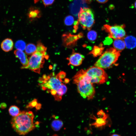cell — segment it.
Listing matches in <instances>:
<instances>
[{
    "mask_svg": "<svg viewBox=\"0 0 136 136\" xmlns=\"http://www.w3.org/2000/svg\"><path fill=\"white\" fill-rule=\"evenodd\" d=\"M75 22L74 17L71 15L66 16L64 18V22L65 25L67 26L72 25Z\"/></svg>",
    "mask_w": 136,
    "mask_h": 136,
    "instance_id": "44dd1931",
    "label": "cell"
},
{
    "mask_svg": "<svg viewBox=\"0 0 136 136\" xmlns=\"http://www.w3.org/2000/svg\"><path fill=\"white\" fill-rule=\"evenodd\" d=\"M63 125V123L60 119H55L52 122L51 126L52 129L54 131H59Z\"/></svg>",
    "mask_w": 136,
    "mask_h": 136,
    "instance_id": "e0dca14e",
    "label": "cell"
},
{
    "mask_svg": "<svg viewBox=\"0 0 136 136\" xmlns=\"http://www.w3.org/2000/svg\"><path fill=\"white\" fill-rule=\"evenodd\" d=\"M39 81L42 90H47L57 101L61 100L62 96L67 91L66 86L62 83L63 82L62 79L57 74L56 76L53 74L48 76L44 75L39 79Z\"/></svg>",
    "mask_w": 136,
    "mask_h": 136,
    "instance_id": "6da1fadb",
    "label": "cell"
},
{
    "mask_svg": "<svg viewBox=\"0 0 136 136\" xmlns=\"http://www.w3.org/2000/svg\"><path fill=\"white\" fill-rule=\"evenodd\" d=\"M86 73L92 83L103 84L108 79L106 73L103 69L93 66L85 70Z\"/></svg>",
    "mask_w": 136,
    "mask_h": 136,
    "instance_id": "52a82bcc",
    "label": "cell"
},
{
    "mask_svg": "<svg viewBox=\"0 0 136 136\" xmlns=\"http://www.w3.org/2000/svg\"><path fill=\"white\" fill-rule=\"evenodd\" d=\"M37 50L43 53H46L47 48L42 43L39 42L37 46Z\"/></svg>",
    "mask_w": 136,
    "mask_h": 136,
    "instance_id": "603a6c76",
    "label": "cell"
},
{
    "mask_svg": "<svg viewBox=\"0 0 136 136\" xmlns=\"http://www.w3.org/2000/svg\"><path fill=\"white\" fill-rule=\"evenodd\" d=\"M104 48L102 44H100L99 46H94L89 54H92L94 57L98 56L102 54Z\"/></svg>",
    "mask_w": 136,
    "mask_h": 136,
    "instance_id": "2e32d148",
    "label": "cell"
},
{
    "mask_svg": "<svg viewBox=\"0 0 136 136\" xmlns=\"http://www.w3.org/2000/svg\"><path fill=\"white\" fill-rule=\"evenodd\" d=\"M73 83L77 86L78 92L83 98L90 100L93 98L95 93V89L85 70L79 71L73 77Z\"/></svg>",
    "mask_w": 136,
    "mask_h": 136,
    "instance_id": "3957f363",
    "label": "cell"
},
{
    "mask_svg": "<svg viewBox=\"0 0 136 136\" xmlns=\"http://www.w3.org/2000/svg\"><path fill=\"white\" fill-rule=\"evenodd\" d=\"M124 40L126 46L128 48H132L136 46V39L133 37H125Z\"/></svg>",
    "mask_w": 136,
    "mask_h": 136,
    "instance_id": "9a60e30c",
    "label": "cell"
},
{
    "mask_svg": "<svg viewBox=\"0 0 136 136\" xmlns=\"http://www.w3.org/2000/svg\"><path fill=\"white\" fill-rule=\"evenodd\" d=\"M124 24L111 26L108 24L104 25L102 29L108 33L109 37L114 39H124L126 36Z\"/></svg>",
    "mask_w": 136,
    "mask_h": 136,
    "instance_id": "ba28073f",
    "label": "cell"
},
{
    "mask_svg": "<svg viewBox=\"0 0 136 136\" xmlns=\"http://www.w3.org/2000/svg\"><path fill=\"white\" fill-rule=\"evenodd\" d=\"M13 45V42L12 40L10 39L7 38L3 41L1 46L3 51L8 52L12 50Z\"/></svg>",
    "mask_w": 136,
    "mask_h": 136,
    "instance_id": "7c38bea8",
    "label": "cell"
},
{
    "mask_svg": "<svg viewBox=\"0 0 136 136\" xmlns=\"http://www.w3.org/2000/svg\"><path fill=\"white\" fill-rule=\"evenodd\" d=\"M14 52L16 57L19 59L22 65L21 68L25 69L28 66V59L26 54L23 51L17 49Z\"/></svg>",
    "mask_w": 136,
    "mask_h": 136,
    "instance_id": "30bf717a",
    "label": "cell"
},
{
    "mask_svg": "<svg viewBox=\"0 0 136 136\" xmlns=\"http://www.w3.org/2000/svg\"><path fill=\"white\" fill-rule=\"evenodd\" d=\"M97 37L96 32L93 30L89 31L87 33V37L88 39L91 41L95 40Z\"/></svg>",
    "mask_w": 136,
    "mask_h": 136,
    "instance_id": "7402d4cb",
    "label": "cell"
},
{
    "mask_svg": "<svg viewBox=\"0 0 136 136\" xmlns=\"http://www.w3.org/2000/svg\"><path fill=\"white\" fill-rule=\"evenodd\" d=\"M27 14L28 18L30 19L38 18L41 16L40 10L34 7L30 8L29 9Z\"/></svg>",
    "mask_w": 136,
    "mask_h": 136,
    "instance_id": "5bb4252c",
    "label": "cell"
},
{
    "mask_svg": "<svg viewBox=\"0 0 136 136\" xmlns=\"http://www.w3.org/2000/svg\"><path fill=\"white\" fill-rule=\"evenodd\" d=\"M0 107L2 109H4L6 107V105L5 103H2L0 105Z\"/></svg>",
    "mask_w": 136,
    "mask_h": 136,
    "instance_id": "4316f807",
    "label": "cell"
},
{
    "mask_svg": "<svg viewBox=\"0 0 136 136\" xmlns=\"http://www.w3.org/2000/svg\"><path fill=\"white\" fill-rule=\"evenodd\" d=\"M86 2L89 3H90L92 0H84Z\"/></svg>",
    "mask_w": 136,
    "mask_h": 136,
    "instance_id": "4dcf8cb0",
    "label": "cell"
},
{
    "mask_svg": "<svg viewBox=\"0 0 136 136\" xmlns=\"http://www.w3.org/2000/svg\"><path fill=\"white\" fill-rule=\"evenodd\" d=\"M98 2L100 3H105L107 2L108 0H96Z\"/></svg>",
    "mask_w": 136,
    "mask_h": 136,
    "instance_id": "484cf974",
    "label": "cell"
},
{
    "mask_svg": "<svg viewBox=\"0 0 136 136\" xmlns=\"http://www.w3.org/2000/svg\"><path fill=\"white\" fill-rule=\"evenodd\" d=\"M111 136H121L120 135L117 134H112Z\"/></svg>",
    "mask_w": 136,
    "mask_h": 136,
    "instance_id": "f546056e",
    "label": "cell"
},
{
    "mask_svg": "<svg viewBox=\"0 0 136 136\" xmlns=\"http://www.w3.org/2000/svg\"><path fill=\"white\" fill-rule=\"evenodd\" d=\"M48 58V56L46 52L36 51L29 58L28 66L25 69L40 74L41 69L44 63L45 58L47 59Z\"/></svg>",
    "mask_w": 136,
    "mask_h": 136,
    "instance_id": "8992f818",
    "label": "cell"
},
{
    "mask_svg": "<svg viewBox=\"0 0 136 136\" xmlns=\"http://www.w3.org/2000/svg\"><path fill=\"white\" fill-rule=\"evenodd\" d=\"M55 0H42L43 3L45 7L52 5Z\"/></svg>",
    "mask_w": 136,
    "mask_h": 136,
    "instance_id": "d4e9b609",
    "label": "cell"
},
{
    "mask_svg": "<svg viewBox=\"0 0 136 136\" xmlns=\"http://www.w3.org/2000/svg\"><path fill=\"white\" fill-rule=\"evenodd\" d=\"M94 16L91 9L81 8L78 14V21L83 29L90 30L95 23Z\"/></svg>",
    "mask_w": 136,
    "mask_h": 136,
    "instance_id": "5b68a950",
    "label": "cell"
},
{
    "mask_svg": "<svg viewBox=\"0 0 136 136\" xmlns=\"http://www.w3.org/2000/svg\"><path fill=\"white\" fill-rule=\"evenodd\" d=\"M134 6H135V8H136V1H135V3H134Z\"/></svg>",
    "mask_w": 136,
    "mask_h": 136,
    "instance_id": "d6a6232c",
    "label": "cell"
},
{
    "mask_svg": "<svg viewBox=\"0 0 136 136\" xmlns=\"http://www.w3.org/2000/svg\"><path fill=\"white\" fill-rule=\"evenodd\" d=\"M38 104L37 99H34L29 103L26 107L27 108H32L34 107H36Z\"/></svg>",
    "mask_w": 136,
    "mask_h": 136,
    "instance_id": "cb8c5ba5",
    "label": "cell"
},
{
    "mask_svg": "<svg viewBox=\"0 0 136 136\" xmlns=\"http://www.w3.org/2000/svg\"><path fill=\"white\" fill-rule=\"evenodd\" d=\"M69 80L68 79L65 78L64 79V82L65 83H67L69 82Z\"/></svg>",
    "mask_w": 136,
    "mask_h": 136,
    "instance_id": "f1b7e54d",
    "label": "cell"
},
{
    "mask_svg": "<svg viewBox=\"0 0 136 136\" xmlns=\"http://www.w3.org/2000/svg\"><path fill=\"white\" fill-rule=\"evenodd\" d=\"M52 136H59L57 134H54Z\"/></svg>",
    "mask_w": 136,
    "mask_h": 136,
    "instance_id": "836d02e7",
    "label": "cell"
},
{
    "mask_svg": "<svg viewBox=\"0 0 136 136\" xmlns=\"http://www.w3.org/2000/svg\"><path fill=\"white\" fill-rule=\"evenodd\" d=\"M120 52L113 48L107 49L95 63L94 66L103 69L111 67L118 60Z\"/></svg>",
    "mask_w": 136,
    "mask_h": 136,
    "instance_id": "277c9868",
    "label": "cell"
},
{
    "mask_svg": "<svg viewBox=\"0 0 136 136\" xmlns=\"http://www.w3.org/2000/svg\"><path fill=\"white\" fill-rule=\"evenodd\" d=\"M34 0V2L35 3H36L38 2L39 0Z\"/></svg>",
    "mask_w": 136,
    "mask_h": 136,
    "instance_id": "1f68e13d",
    "label": "cell"
},
{
    "mask_svg": "<svg viewBox=\"0 0 136 136\" xmlns=\"http://www.w3.org/2000/svg\"><path fill=\"white\" fill-rule=\"evenodd\" d=\"M37 46L32 43H29L26 45L25 50V53L28 55H32L37 50Z\"/></svg>",
    "mask_w": 136,
    "mask_h": 136,
    "instance_id": "ac0fdd59",
    "label": "cell"
},
{
    "mask_svg": "<svg viewBox=\"0 0 136 136\" xmlns=\"http://www.w3.org/2000/svg\"><path fill=\"white\" fill-rule=\"evenodd\" d=\"M97 118H95V121L91 124V125L94 126L95 127L99 129H103L107 124V121L106 119L107 117V115L104 116L99 117Z\"/></svg>",
    "mask_w": 136,
    "mask_h": 136,
    "instance_id": "8fae6325",
    "label": "cell"
},
{
    "mask_svg": "<svg viewBox=\"0 0 136 136\" xmlns=\"http://www.w3.org/2000/svg\"><path fill=\"white\" fill-rule=\"evenodd\" d=\"M36 107L37 109H40L41 108V104H38Z\"/></svg>",
    "mask_w": 136,
    "mask_h": 136,
    "instance_id": "83f0119b",
    "label": "cell"
},
{
    "mask_svg": "<svg viewBox=\"0 0 136 136\" xmlns=\"http://www.w3.org/2000/svg\"><path fill=\"white\" fill-rule=\"evenodd\" d=\"M26 46L25 42L22 40L17 41L15 44V47L17 50L22 51L25 50Z\"/></svg>",
    "mask_w": 136,
    "mask_h": 136,
    "instance_id": "ffe728a7",
    "label": "cell"
},
{
    "mask_svg": "<svg viewBox=\"0 0 136 136\" xmlns=\"http://www.w3.org/2000/svg\"><path fill=\"white\" fill-rule=\"evenodd\" d=\"M113 46L114 48L120 52L123 50L126 47L123 39H115L113 43Z\"/></svg>",
    "mask_w": 136,
    "mask_h": 136,
    "instance_id": "4fadbf2b",
    "label": "cell"
},
{
    "mask_svg": "<svg viewBox=\"0 0 136 136\" xmlns=\"http://www.w3.org/2000/svg\"><path fill=\"white\" fill-rule=\"evenodd\" d=\"M34 117L31 111L20 112L18 116L12 119L11 124L12 127L19 134L25 135L36 127L33 123Z\"/></svg>",
    "mask_w": 136,
    "mask_h": 136,
    "instance_id": "7a4b0ae2",
    "label": "cell"
},
{
    "mask_svg": "<svg viewBox=\"0 0 136 136\" xmlns=\"http://www.w3.org/2000/svg\"><path fill=\"white\" fill-rule=\"evenodd\" d=\"M8 111L10 114L13 117L18 116L20 112L19 108L15 105L11 106L9 108Z\"/></svg>",
    "mask_w": 136,
    "mask_h": 136,
    "instance_id": "d6986e66",
    "label": "cell"
},
{
    "mask_svg": "<svg viewBox=\"0 0 136 136\" xmlns=\"http://www.w3.org/2000/svg\"><path fill=\"white\" fill-rule=\"evenodd\" d=\"M84 58V56L80 53L73 52L67 58L69 61L68 64L75 66L80 65Z\"/></svg>",
    "mask_w": 136,
    "mask_h": 136,
    "instance_id": "9c48e42d",
    "label": "cell"
}]
</instances>
